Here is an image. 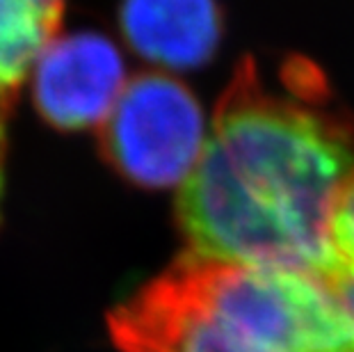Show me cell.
<instances>
[{"instance_id": "cell-1", "label": "cell", "mask_w": 354, "mask_h": 352, "mask_svg": "<svg viewBox=\"0 0 354 352\" xmlns=\"http://www.w3.org/2000/svg\"><path fill=\"white\" fill-rule=\"evenodd\" d=\"M354 174V112L308 59L274 78L240 59L178 194L187 254L320 277L329 215Z\"/></svg>"}, {"instance_id": "cell-2", "label": "cell", "mask_w": 354, "mask_h": 352, "mask_svg": "<svg viewBox=\"0 0 354 352\" xmlns=\"http://www.w3.org/2000/svg\"><path fill=\"white\" fill-rule=\"evenodd\" d=\"M122 352H354L320 277L183 254L108 313Z\"/></svg>"}, {"instance_id": "cell-3", "label": "cell", "mask_w": 354, "mask_h": 352, "mask_svg": "<svg viewBox=\"0 0 354 352\" xmlns=\"http://www.w3.org/2000/svg\"><path fill=\"white\" fill-rule=\"evenodd\" d=\"M99 131L103 160L124 181L147 190L187 181L206 147L197 96L162 71L128 80Z\"/></svg>"}, {"instance_id": "cell-4", "label": "cell", "mask_w": 354, "mask_h": 352, "mask_svg": "<svg viewBox=\"0 0 354 352\" xmlns=\"http://www.w3.org/2000/svg\"><path fill=\"white\" fill-rule=\"evenodd\" d=\"M122 50L105 35L71 33L57 37L32 71V103L48 126L64 133L96 129L124 92Z\"/></svg>"}, {"instance_id": "cell-5", "label": "cell", "mask_w": 354, "mask_h": 352, "mask_svg": "<svg viewBox=\"0 0 354 352\" xmlns=\"http://www.w3.org/2000/svg\"><path fill=\"white\" fill-rule=\"evenodd\" d=\"M119 28L147 62L190 71L215 57L224 37V12L220 0H122Z\"/></svg>"}, {"instance_id": "cell-6", "label": "cell", "mask_w": 354, "mask_h": 352, "mask_svg": "<svg viewBox=\"0 0 354 352\" xmlns=\"http://www.w3.org/2000/svg\"><path fill=\"white\" fill-rule=\"evenodd\" d=\"M66 0H0V222L10 156V124L21 92L53 41Z\"/></svg>"}, {"instance_id": "cell-7", "label": "cell", "mask_w": 354, "mask_h": 352, "mask_svg": "<svg viewBox=\"0 0 354 352\" xmlns=\"http://www.w3.org/2000/svg\"><path fill=\"white\" fill-rule=\"evenodd\" d=\"M322 281L354 318V174L338 192L329 215L327 266Z\"/></svg>"}]
</instances>
